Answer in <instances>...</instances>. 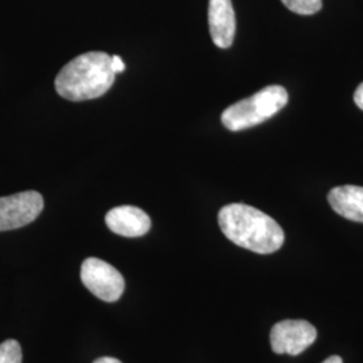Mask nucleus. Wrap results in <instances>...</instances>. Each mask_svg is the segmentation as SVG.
<instances>
[{
    "label": "nucleus",
    "mask_w": 363,
    "mask_h": 363,
    "mask_svg": "<svg viewBox=\"0 0 363 363\" xmlns=\"http://www.w3.org/2000/svg\"><path fill=\"white\" fill-rule=\"evenodd\" d=\"M220 230L232 242L259 255H271L284 244L281 226L261 210L232 203L218 213Z\"/></svg>",
    "instance_id": "obj_1"
},
{
    "label": "nucleus",
    "mask_w": 363,
    "mask_h": 363,
    "mask_svg": "<svg viewBox=\"0 0 363 363\" xmlns=\"http://www.w3.org/2000/svg\"><path fill=\"white\" fill-rule=\"evenodd\" d=\"M112 57L104 52L81 54L66 64L55 78V91L70 101H86L104 96L115 84Z\"/></svg>",
    "instance_id": "obj_2"
},
{
    "label": "nucleus",
    "mask_w": 363,
    "mask_h": 363,
    "mask_svg": "<svg viewBox=\"0 0 363 363\" xmlns=\"http://www.w3.org/2000/svg\"><path fill=\"white\" fill-rule=\"evenodd\" d=\"M288 104V91L280 85H271L252 97L226 108L220 116L229 130H247L274 116Z\"/></svg>",
    "instance_id": "obj_3"
},
{
    "label": "nucleus",
    "mask_w": 363,
    "mask_h": 363,
    "mask_svg": "<svg viewBox=\"0 0 363 363\" xmlns=\"http://www.w3.org/2000/svg\"><path fill=\"white\" fill-rule=\"evenodd\" d=\"M81 281L96 298L113 303L125 289L123 274L103 259L89 257L81 265Z\"/></svg>",
    "instance_id": "obj_4"
},
{
    "label": "nucleus",
    "mask_w": 363,
    "mask_h": 363,
    "mask_svg": "<svg viewBox=\"0 0 363 363\" xmlns=\"http://www.w3.org/2000/svg\"><path fill=\"white\" fill-rule=\"evenodd\" d=\"M43 198L38 191H22L0 198V232L23 228L38 218Z\"/></svg>",
    "instance_id": "obj_5"
},
{
    "label": "nucleus",
    "mask_w": 363,
    "mask_h": 363,
    "mask_svg": "<svg viewBox=\"0 0 363 363\" xmlns=\"http://www.w3.org/2000/svg\"><path fill=\"white\" fill-rule=\"evenodd\" d=\"M318 337V331L307 320H281L273 325L271 346L276 354L298 355L307 350Z\"/></svg>",
    "instance_id": "obj_6"
},
{
    "label": "nucleus",
    "mask_w": 363,
    "mask_h": 363,
    "mask_svg": "<svg viewBox=\"0 0 363 363\" xmlns=\"http://www.w3.org/2000/svg\"><path fill=\"white\" fill-rule=\"evenodd\" d=\"M208 28L216 46L228 49L235 35V13L232 0H208Z\"/></svg>",
    "instance_id": "obj_7"
},
{
    "label": "nucleus",
    "mask_w": 363,
    "mask_h": 363,
    "mask_svg": "<svg viewBox=\"0 0 363 363\" xmlns=\"http://www.w3.org/2000/svg\"><path fill=\"white\" fill-rule=\"evenodd\" d=\"M105 222L111 232L123 237H142L151 229L148 214L135 206H118L109 210Z\"/></svg>",
    "instance_id": "obj_8"
},
{
    "label": "nucleus",
    "mask_w": 363,
    "mask_h": 363,
    "mask_svg": "<svg viewBox=\"0 0 363 363\" xmlns=\"http://www.w3.org/2000/svg\"><path fill=\"white\" fill-rule=\"evenodd\" d=\"M328 203L339 216L363 223V187L339 186L328 193Z\"/></svg>",
    "instance_id": "obj_9"
},
{
    "label": "nucleus",
    "mask_w": 363,
    "mask_h": 363,
    "mask_svg": "<svg viewBox=\"0 0 363 363\" xmlns=\"http://www.w3.org/2000/svg\"><path fill=\"white\" fill-rule=\"evenodd\" d=\"M286 9L298 15H313L322 10V0H281Z\"/></svg>",
    "instance_id": "obj_10"
},
{
    "label": "nucleus",
    "mask_w": 363,
    "mask_h": 363,
    "mask_svg": "<svg viewBox=\"0 0 363 363\" xmlns=\"http://www.w3.org/2000/svg\"><path fill=\"white\" fill-rule=\"evenodd\" d=\"M0 363H22V347L16 340L9 339L0 343Z\"/></svg>",
    "instance_id": "obj_11"
},
{
    "label": "nucleus",
    "mask_w": 363,
    "mask_h": 363,
    "mask_svg": "<svg viewBox=\"0 0 363 363\" xmlns=\"http://www.w3.org/2000/svg\"><path fill=\"white\" fill-rule=\"evenodd\" d=\"M124 69H125L124 61H123L118 55H113V57H112V70L115 72V74H117V73H123Z\"/></svg>",
    "instance_id": "obj_12"
},
{
    "label": "nucleus",
    "mask_w": 363,
    "mask_h": 363,
    "mask_svg": "<svg viewBox=\"0 0 363 363\" xmlns=\"http://www.w3.org/2000/svg\"><path fill=\"white\" fill-rule=\"evenodd\" d=\"M354 101H355V104L358 105V108H361L363 111V82L354 93Z\"/></svg>",
    "instance_id": "obj_13"
},
{
    "label": "nucleus",
    "mask_w": 363,
    "mask_h": 363,
    "mask_svg": "<svg viewBox=\"0 0 363 363\" xmlns=\"http://www.w3.org/2000/svg\"><path fill=\"white\" fill-rule=\"evenodd\" d=\"M93 363H121L116 358H112V357H103V358H99L96 359Z\"/></svg>",
    "instance_id": "obj_14"
},
{
    "label": "nucleus",
    "mask_w": 363,
    "mask_h": 363,
    "mask_svg": "<svg viewBox=\"0 0 363 363\" xmlns=\"http://www.w3.org/2000/svg\"><path fill=\"white\" fill-rule=\"evenodd\" d=\"M322 363H343V361H342V358H340L339 355H333V357L327 358V359Z\"/></svg>",
    "instance_id": "obj_15"
}]
</instances>
